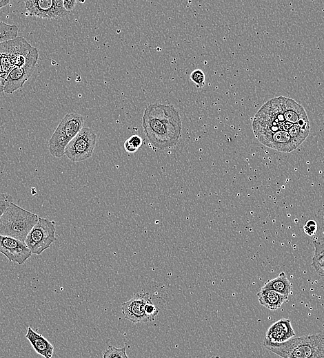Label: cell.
<instances>
[{"mask_svg":"<svg viewBox=\"0 0 324 358\" xmlns=\"http://www.w3.org/2000/svg\"><path fill=\"white\" fill-rule=\"evenodd\" d=\"M26 338L36 352L44 358H52L54 353V346L41 334L35 332L30 326L28 327Z\"/></svg>","mask_w":324,"mask_h":358,"instance_id":"cell-14","label":"cell"},{"mask_svg":"<svg viewBox=\"0 0 324 358\" xmlns=\"http://www.w3.org/2000/svg\"><path fill=\"white\" fill-rule=\"evenodd\" d=\"M63 0H26L28 15L45 19H58L69 14L63 6Z\"/></svg>","mask_w":324,"mask_h":358,"instance_id":"cell-10","label":"cell"},{"mask_svg":"<svg viewBox=\"0 0 324 358\" xmlns=\"http://www.w3.org/2000/svg\"><path fill=\"white\" fill-rule=\"evenodd\" d=\"M55 225L54 220L39 218L24 242L32 253L41 255L57 240Z\"/></svg>","mask_w":324,"mask_h":358,"instance_id":"cell-7","label":"cell"},{"mask_svg":"<svg viewBox=\"0 0 324 358\" xmlns=\"http://www.w3.org/2000/svg\"><path fill=\"white\" fill-rule=\"evenodd\" d=\"M310 122L304 108L284 96L266 102L255 114L252 129L260 143L282 152L296 149L310 133Z\"/></svg>","mask_w":324,"mask_h":358,"instance_id":"cell-1","label":"cell"},{"mask_svg":"<svg viewBox=\"0 0 324 358\" xmlns=\"http://www.w3.org/2000/svg\"><path fill=\"white\" fill-rule=\"evenodd\" d=\"M317 223L314 220L310 219L305 223L303 226L304 233L309 236H313L317 231Z\"/></svg>","mask_w":324,"mask_h":358,"instance_id":"cell-23","label":"cell"},{"mask_svg":"<svg viewBox=\"0 0 324 358\" xmlns=\"http://www.w3.org/2000/svg\"><path fill=\"white\" fill-rule=\"evenodd\" d=\"M12 202V196L6 193H0V218Z\"/></svg>","mask_w":324,"mask_h":358,"instance_id":"cell-22","label":"cell"},{"mask_svg":"<svg viewBox=\"0 0 324 358\" xmlns=\"http://www.w3.org/2000/svg\"><path fill=\"white\" fill-rule=\"evenodd\" d=\"M316 272L318 273V274H319L321 276H324V264L323 265L316 271Z\"/></svg>","mask_w":324,"mask_h":358,"instance_id":"cell-27","label":"cell"},{"mask_svg":"<svg viewBox=\"0 0 324 358\" xmlns=\"http://www.w3.org/2000/svg\"><path fill=\"white\" fill-rule=\"evenodd\" d=\"M268 350L282 358H324V335L293 337L283 343L263 341Z\"/></svg>","mask_w":324,"mask_h":358,"instance_id":"cell-3","label":"cell"},{"mask_svg":"<svg viewBox=\"0 0 324 358\" xmlns=\"http://www.w3.org/2000/svg\"><path fill=\"white\" fill-rule=\"evenodd\" d=\"M0 253L10 262L23 264L32 255V252L24 242L16 238L0 235Z\"/></svg>","mask_w":324,"mask_h":358,"instance_id":"cell-12","label":"cell"},{"mask_svg":"<svg viewBox=\"0 0 324 358\" xmlns=\"http://www.w3.org/2000/svg\"><path fill=\"white\" fill-rule=\"evenodd\" d=\"M18 27L4 22H0V43L17 37Z\"/></svg>","mask_w":324,"mask_h":358,"instance_id":"cell-18","label":"cell"},{"mask_svg":"<svg viewBox=\"0 0 324 358\" xmlns=\"http://www.w3.org/2000/svg\"><path fill=\"white\" fill-rule=\"evenodd\" d=\"M295 336L289 319L281 318L274 322L267 330L264 341L270 343H283Z\"/></svg>","mask_w":324,"mask_h":358,"instance_id":"cell-13","label":"cell"},{"mask_svg":"<svg viewBox=\"0 0 324 358\" xmlns=\"http://www.w3.org/2000/svg\"><path fill=\"white\" fill-rule=\"evenodd\" d=\"M32 47L21 36L0 43V61L6 77L14 67L25 64Z\"/></svg>","mask_w":324,"mask_h":358,"instance_id":"cell-6","label":"cell"},{"mask_svg":"<svg viewBox=\"0 0 324 358\" xmlns=\"http://www.w3.org/2000/svg\"><path fill=\"white\" fill-rule=\"evenodd\" d=\"M84 119L82 115L77 113L65 114L48 141L50 154L56 158L62 157L66 146L81 131Z\"/></svg>","mask_w":324,"mask_h":358,"instance_id":"cell-5","label":"cell"},{"mask_svg":"<svg viewBox=\"0 0 324 358\" xmlns=\"http://www.w3.org/2000/svg\"><path fill=\"white\" fill-rule=\"evenodd\" d=\"M102 358H128L126 354V346L119 348L108 345L103 352Z\"/></svg>","mask_w":324,"mask_h":358,"instance_id":"cell-19","label":"cell"},{"mask_svg":"<svg viewBox=\"0 0 324 358\" xmlns=\"http://www.w3.org/2000/svg\"><path fill=\"white\" fill-rule=\"evenodd\" d=\"M77 3L75 0H65L63 1V6L64 9L70 12L75 8Z\"/></svg>","mask_w":324,"mask_h":358,"instance_id":"cell-24","label":"cell"},{"mask_svg":"<svg viewBox=\"0 0 324 358\" xmlns=\"http://www.w3.org/2000/svg\"><path fill=\"white\" fill-rule=\"evenodd\" d=\"M9 3V0H0V8L6 6Z\"/></svg>","mask_w":324,"mask_h":358,"instance_id":"cell-26","label":"cell"},{"mask_svg":"<svg viewBox=\"0 0 324 358\" xmlns=\"http://www.w3.org/2000/svg\"><path fill=\"white\" fill-rule=\"evenodd\" d=\"M97 142V135L90 127H83L68 144L64 155L72 162H81L92 155Z\"/></svg>","mask_w":324,"mask_h":358,"instance_id":"cell-8","label":"cell"},{"mask_svg":"<svg viewBox=\"0 0 324 358\" xmlns=\"http://www.w3.org/2000/svg\"><path fill=\"white\" fill-rule=\"evenodd\" d=\"M262 287L274 291L287 297L292 293V284L284 272L279 273L276 277L267 280Z\"/></svg>","mask_w":324,"mask_h":358,"instance_id":"cell-16","label":"cell"},{"mask_svg":"<svg viewBox=\"0 0 324 358\" xmlns=\"http://www.w3.org/2000/svg\"><path fill=\"white\" fill-rule=\"evenodd\" d=\"M6 77L3 72L1 63L0 61V92H3L4 82Z\"/></svg>","mask_w":324,"mask_h":358,"instance_id":"cell-25","label":"cell"},{"mask_svg":"<svg viewBox=\"0 0 324 358\" xmlns=\"http://www.w3.org/2000/svg\"><path fill=\"white\" fill-rule=\"evenodd\" d=\"M143 140L138 135L130 136L124 143L125 150L130 154L136 152L142 145Z\"/></svg>","mask_w":324,"mask_h":358,"instance_id":"cell-20","label":"cell"},{"mask_svg":"<svg viewBox=\"0 0 324 358\" xmlns=\"http://www.w3.org/2000/svg\"><path fill=\"white\" fill-rule=\"evenodd\" d=\"M210 358H220V357H218V356H212V357H210Z\"/></svg>","mask_w":324,"mask_h":358,"instance_id":"cell-28","label":"cell"},{"mask_svg":"<svg viewBox=\"0 0 324 358\" xmlns=\"http://www.w3.org/2000/svg\"><path fill=\"white\" fill-rule=\"evenodd\" d=\"M259 303L264 307L274 310L279 308L287 297L274 291L261 287L256 294Z\"/></svg>","mask_w":324,"mask_h":358,"instance_id":"cell-15","label":"cell"},{"mask_svg":"<svg viewBox=\"0 0 324 358\" xmlns=\"http://www.w3.org/2000/svg\"><path fill=\"white\" fill-rule=\"evenodd\" d=\"M314 254L312 257V266L316 271L324 264V242L313 241Z\"/></svg>","mask_w":324,"mask_h":358,"instance_id":"cell-17","label":"cell"},{"mask_svg":"<svg viewBox=\"0 0 324 358\" xmlns=\"http://www.w3.org/2000/svg\"><path fill=\"white\" fill-rule=\"evenodd\" d=\"M151 302L149 293H137L121 304L122 313L125 319L134 324L150 322L146 308Z\"/></svg>","mask_w":324,"mask_h":358,"instance_id":"cell-11","label":"cell"},{"mask_svg":"<svg viewBox=\"0 0 324 358\" xmlns=\"http://www.w3.org/2000/svg\"><path fill=\"white\" fill-rule=\"evenodd\" d=\"M39 216L12 202L0 218V235L25 242Z\"/></svg>","mask_w":324,"mask_h":358,"instance_id":"cell-4","label":"cell"},{"mask_svg":"<svg viewBox=\"0 0 324 358\" xmlns=\"http://www.w3.org/2000/svg\"><path fill=\"white\" fill-rule=\"evenodd\" d=\"M143 127L149 142L165 149L176 145L181 135V119L172 105L152 103L144 110Z\"/></svg>","mask_w":324,"mask_h":358,"instance_id":"cell-2","label":"cell"},{"mask_svg":"<svg viewBox=\"0 0 324 358\" xmlns=\"http://www.w3.org/2000/svg\"><path fill=\"white\" fill-rule=\"evenodd\" d=\"M39 59L38 50L32 47L28 55L25 64L14 67L8 74L3 87V92L12 94L16 90L23 87L32 74Z\"/></svg>","mask_w":324,"mask_h":358,"instance_id":"cell-9","label":"cell"},{"mask_svg":"<svg viewBox=\"0 0 324 358\" xmlns=\"http://www.w3.org/2000/svg\"><path fill=\"white\" fill-rule=\"evenodd\" d=\"M190 79L199 88H201L205 84V74L201 70L197 69L192 71Z\"/></svg>","mask_w":324,"mask_h":358,"instance_id":"cell-21","label":"cell"}]
</instances>
